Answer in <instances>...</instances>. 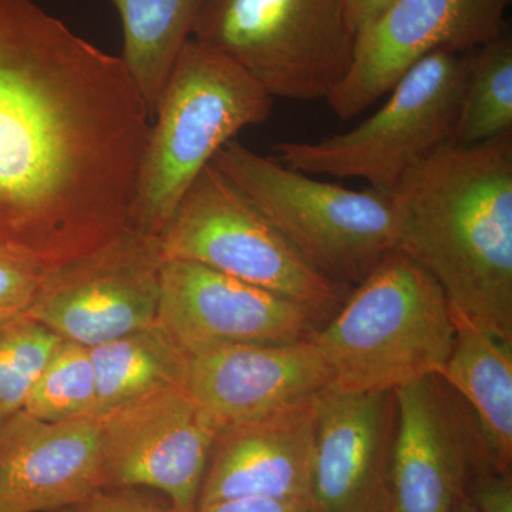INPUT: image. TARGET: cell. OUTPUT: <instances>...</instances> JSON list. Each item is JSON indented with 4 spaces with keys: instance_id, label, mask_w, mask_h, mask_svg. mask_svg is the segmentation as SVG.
Masks as SVG:
<instances>
[{
    "instance_id": "27",
    "label": "cell",
    "mask_w": 512,
    "mask_h": 512,
    "mask_svg": "<svg viewBox=\"0 0 512 512\" xmlns=\"http://www.w3.org/2000/svg\"><path fill=\"white\" fill-rule=\"evenodd\" d=\"M194 512H315L311 498L242 497L217 501Z\"/></svg>"
},
{
    "instance_id": "13",
    "label": "cell",
    "mask_w": 512,
    "mask_h": 512,
    "mask_svg": "<svg viewBox=\"0 0 512 512\" xmlns=\"http://www.w3.org/2000/svg\"><path fill=\"white\" fill-rule=\"evenodd\" d=\"M326 320L311 306L208 266L164 259L157 322L185 353L217 343L303 342Z\"/></svg>"
},
{
    "instance_id": "7",
    "label": "cell",
    "mask_w": 512,
    "mask_h": 512,
    "mask_svg": "<svg viewBox=\"0 0 512 512\" xmlns=\"http://www.w3.org/2000/svg\"><path fill=\"white\" fill-rule=\"evenodd\" d=\"M467 80V53L437 50L404 73L359 126L312 143L282 141L274 158L302 173L360 178L392 192L410 167L453 143Z\"/></svg>"
},
{
    "instance_id": "8",
    "label": "cell",
    "mask_w": 512,
    "mask_h": 512,
    "mask_svg": "<svg viewBox=\"0 0 512 512\" xmlns=\"http://www.w3.org/2000/svg\"><path fill=\"white\" fill-rule=\"evenodd\" d=\"M164 259L197 262L311 306L328 320L353 288L316 272L237 185L208 164L160 235Z\"/></svg>"
},
{
    "instance_id": "2",
    "label": "cell",
    "mask_w": 512,
    "mask_h": 512,
    "mask_svg": "<svg viewBox=\"0 0 512 512\" xmlns=\"http://www.w3.org/2000/svg\"><path fill=\"white\" fill-rule=\"evenodd\" d=\"M390 195L396 249L436 279L451 308L512 343V131L439 148Z\"/></svg>"
},
{
    "instance_id": "26",
    "label": "cell",
    "mask_w": 512,
    "mask_h": 512,
    "mask_svg": "<svg viewBox=\"0 0 512 512\" xmlns=\"http://www.w3.org/2000/svg\"><path fill=\"white\" fill-rule=\"evenodd\" d=\"M466 497L480 512H512L511 471L478 474L468 485Z\"/></svg>"
},
{
    "instance_id": "6",
    "label": "cell",
    "mask_w": 512,
    "mask_h": 512,
    "mask_svg": "<svg viewBox=\"0 0 512 512\" xmlns=\"http://www.w3.org/2000/svg\"><path fill=\"white\" fill-rule=\"evenodd\" d=\"M191 37L272 99L326 101L349 72L356 30L346 0H201Z\"/></svg>"
},
{
    "instance_id": "9",
    "label": "cell",
    "mask_w": 512,
    "mask_h": 512,
    "mask_svg": "<svg viewBox=\"0 0 512 512\" xmlns=\"http://www.w3.org/2000/svg\"><path fill=\"white\" fill-rule=\"evenodd\" d=\"M163 264L160 238L128 228L47 272L26 315L87 348L147 328L157 323Z\"/></svg>"
},
{
    "instance_id": "15",
    "label": "cell",
    "mask_w": 512,
    "mask_h": 512,
    "mask_svg": "<svg viewBox=\"0 0 512 512\" xmlns=\"http://www.w3.org/2000/svg\"><path fill=\"white\" fill-rule=\"evenodd\" d=\"M332 384V367L312 339L217 343L187 352L185 390L217 434Z\"/></svg>"
},
{
    "instance_id": "11",
    "label": "cell",
    "mask_w": 512,
    "mask_h": 512,
    "mask_svg": "<svg viewBox=\"0 0 512 512\" xmlns=\"http://www.w3.org/2000/svg\"><path fill=\"white\" fill-rule=\"evenodd\" d=\"M394 393V512H451L478 474L497 470L476 414L440 375Z\"/></svg>"
},
{
    "instance_id": "25",
    "label": "cell",
    "mask_w": 512,
    "mask_h": 512,
    "mask_svg": "<svg viewBox=\"0 0 512 512\" xmlns=\"http://www.w3.org/2000/svg\"><path fill=\"white\" fill-rule=\"evenodd\" d=\"M53 512H173L143 488H101L79 503Z\"/></svg>"
},
{
    "instance_id": "21",
    "label": "cell",
    "mask_w": 512,
    "mask_h": 512,
    "mask_svg": "<svg viewBox=\"0 0 512 512\" xmlns=\"http://www.w3.org/2000/svg\"><path fill=\"white\" fill-rule=\"evenodd\" d=\"M468 80L453 144L473 146L512 131V35L467 53Z\"/></svg>"
},
{
    "instance_id": "10",
    "label": "cell",
    "mask_w": 512,
    "mask_h": 512,
    "mask_svg": "<svg viewBox=\"0 0 512 512\" xmlns=\"http://www.w3.org/2000/svg\"><path fill=\"white\" fill-rule=\"evenodd\" d=\"M512 0H394L357 32L352 64L330 93L340 120H352L392 90L430 53H468L508 28Z\"/></svg>"
},
{
    "instance_id": "5",
    "label": "cell",
    "mask_w": 512,
    "mask_h": 512,
    "mask_svg": "<svg viewBox=\"0 0 512 512\" xmlns=\"http://www.w3.org/2000/svg\"><path fill=\"white\" fill-rule=\"evenodd\" d=\"M211 164L254 202L303 261L355 288L396 249L392 195L313 178L231 140Z\"/></svg>"
},
{
    "instance_id": "22",
    "label": "cell",
    "mask_w": 512,
    "mask_h": 512,
    "mask_svg": "<svg viewBox=\"0 0 512 512\" xmlns=\"http://www.w3.org/2000/svg\"><path fill=\"white\" fill-rule=\"evenodd\" d=\"M96 372L87 346L62 340L33 386L23 412L43 421L96 416Z\"/></svg>"
},
{
    "instance_id": "24",
    "label": "cell",
    "mask_w": 512,
    "mask_h": 512,
    "mask_svg": "<svg viewBox=\"0 0 512 512\" xmlns=\"http://www.w3.org/2000/svg\"><path fill=\"white\" fill-rule=\"evenodd\" d=\"M46 274L25 259L0 252V322L26 315Z\"/></svg>"
},
{
    "instance_id": "19",
    "label": "cell",
    "mask_w": 512,
    "mask_h": 512,
    "mask_svg": "<svg viewBox=\"0 0 512 512\" xmlns=\"http://www.w3.org/2000/svg\"><path fill=\"white\" fill-rule=\"evenodd\" d=\"M96 372V416L146 394L183 386L187 353L160 325L134 330L89 348Z\"/></svg>"
},
{
    "instance_id": "1",
    "label": "cell",
    "mask_w": 512,
    "mask_h": 512,
    "mask_svg": "<svg viewBox=\"0 0 512 512\" xmlns=\"http://www.w3.org/2000/svg\"><path fill=\"white\" fill-rule=\"evenodd\" d=\"M150 126L120 56L0 0V252L50 272L127 231Z\"/></svg>"
},
{
    "instance_id": "4",
    "label": "cell",
    "mask_w": 512,
    "mask_h": 512,
    "mask_svg": "<svg viewBox=\"0 0 512 512\" xmlns=\"http://www.w3.org/2000/svg\"><path fill=\"white\" fill-rule=\"evenodd\" d=\"M272 100L238 63L190 37L151 120L130 228L160 237L195 178L239 131L268 120Z\"/></svg>"
},
{
    "instance_id": "20",
    "label": "cell",
    "mask_w": 512,
    "mask_h": 512,
    "mask_svg": "<svg viewBox=\"0 0 512 512\" xmlns=\"http://www.w3.org/2000/svg\"><path fill=\"white\" fill-rule=\"evenodd\" d=\"M123 28V59L153 120L201 0H111Z\"/></svg>"
},
{
    "instance_id": "3",
    "label": "cell",
    "mask_w": 512,
    "mask_h": 512,
    "mask_svg": "<svg viewBox=\"0 0 512 512\" xmlns=\"http://www.w3.org/2000/svg\"><path fill=\"white\" fill-rule=\"evenodd\" d=\"M312 340L332 367L335 389L396 392L439 375L453 352L456 326L436 279L393 249Z\"/></svg>"
},
{
    "instance_id": "23",
    "label": "cell",
    "mask_w": 512,
    "mask_h": 512,
    "mask_svg": "<svg viewBox=\"0 0 512 512\" xmlns=\"http://www.w3.org/2000/svg\"><path fill=\"white\" fill-rule=\"evenodd\" d=\"M62 340L28 315L0 322V429L25 409L33 386Z\"/></svg>"
},
{
    "instance_id": "29",
    "label": "cell",
    "mask_w": 512,
    "mask_h": 512,
    "mask_svg": "<svg viewBox=\"0 0 512 512\" xmlns=\"http://www.w3.org/2000/svg\"><path fill=\"white\" fill-rule=\"evenodd\" d=\"M451 512H480L474 507V504L471 503L470 500L464 495L460 501L456 505H454L453 510Z\"/></svg>"
},
{
    "instance_id": "18",
    "label": "cell",
    "mask_w": 512,
    "mask_h": 512,
    "mask_svg": "<svg viewBox=\"0 0 512 512\" xmlns=\"http://www.w3.org/2000/svg\"><path fill=\"white\" fill-rule=\"evenodd\" d=\"M456 342L439 375L476 414L495 468L512 464V343L477 328L451 308Z\"/></svg>"
},
{
    "instance_id": "17",
    "label": "cell",
    "mask_w": 512,
    "mask_h": 512,
    "mask_svg": "<svg viewBox=\"0 0 512 512\" xmlns=\"http://www.w3.org/2000/svg\"><path fill=\"white\" fill-rule=\"evenodd\" d=\"M315 440L316 394L221 431L197 508L231 498L311 497Z\"/></svg>"
},
{
    "instance_id": "16",
    "label": "cell",
    "mask_w": 512,
    "mask_h": 512,
    "mask_svg": "<svg viewBox=\"0 0 512 512\" xmlns=\"http://www.w3.org/2000/svg\"><path fill=\"white\" fill-rule=\"evenodd\" d=\"M103 488L101 421L20 412L0 429V512H53Z\"/></svg>"
},
{
    "instance_id": "28",
    "label": "cell",
    "mask_w": 512,
    "mask_h": 512,
    "mask_svg": "<svg viewBox=\"0 0 512 512\" xmlns=\"http://www.w3.org/2000/svg\"><path fill=\"white\" fill-rule=\"evenodd\" d=\"M394 0H346L350 22L357 32L376 19Z\"/></svg>"
},
{
    "instance_id": "12",
    "label": "cell",
    "mask_w": 512,
    "mask_h": 512,
    "mask_svg": "<svg viewBox=\"0 0 512 512\" xmlns=\"http://www.w3.org/2000/svg\"><path fill=\"white\" fill-rule=\"evenodd\" d=\"M103 488H148L173 512H194L217 431L183 386L100 417Z\"/></svg>"
},
{
    "instance_id": "14",
    "label": "cell",
    "mask_w": 512,
    "mask_h": 512,
    "mask_svg": "<svg viewBox=\"0 0 512 512\" xmlns=\"http://www.w3.org/2000/svg\"><path fill=\"white\" fill-rule=\"evenodd\" d=\"M396 393H316L315 512H394Z\"/></svg>"
}]
</instances>
